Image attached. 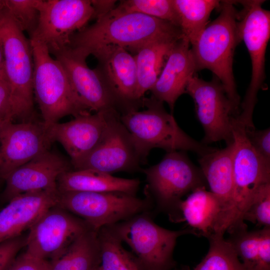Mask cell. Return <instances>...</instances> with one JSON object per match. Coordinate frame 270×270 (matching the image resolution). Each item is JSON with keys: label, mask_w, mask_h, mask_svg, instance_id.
I'll return each mask as SVG.
<instances>
[{"label": "cell", "mask_w": 270, "mask_h": 270, "mask_svg": "<svg viewBox=\"0 0 270 270\" xmlns=\"http://www.w3.org/2000/svg\"><path fill=\"white\" fill-rule=\"evenodd\" d=\"M116 112H88L63 123L48 126L51 142H58L70 157L73 165L90 152L100 141L110 116Z\"/></svg>", "instance_id": "obj_18"}, {"label": "cell", "mask_w": 270, "mask_h": 270, "mask_svg": "<svg viewBox=\"0 0 270 270\" xmlns=\"http://www.w3.org/2000/svg\"><path fill=\"white\" fill-rule=\"evenodd\" d=\"M111 10L118 13H140L168 22L180 28L172 0H122Z\"/></svg>", "instance_id": "obj_31"}, {"label": "cell", "mask_w": 270, "mask_h": 270, "mask_svg": "<svg viewBox=\"0 0 270 270\" xmlns=\"http://www.w3.org/2000/svg\"><path fill=\"white\" fill-rule=\"evenodd\" d=\"M94 270H100V266L98 267L96 269H95Z\"/></svg>", "instance_id": "obj_42"}, {"label": "cell", "mask_w": 270, "mask_h": 270, "mask_svg": "<svg viewBox=\"0 0 270 270\" xmlns=\"http://www.w3.org/2000/svg\"><path fill=\"white\" fill-rule=\"evenodd\" d=\"M186 93L194 102L196 117L204 130L202 142L232 143V121L237 114L220 80L214 77L206 81L194 75L188 82Z\"/></svg>", "instance_id": "obj_12"}, {"label": "cell", "mask_w": 270, "mask_h": 270, "mask_svg": "<svg viewBox=\"0 0 270 270\" xmlns=\"http://www.w3.org/2000/svg\"><path fill=\"white\" fill-rule=\"evenodd\" d=\"M100 270H142L138 258L126 250L110 225L98 230Z\"/></svg>", "instance_id": "obj_29"}, {"label": "cell", "mask_w": 270, "mask_h": 270, "mask_svg": "<svg viewBox=\"0 0 270 270\" xmlns=\"http://www.w3.org/2000/svg\"><path fill=\"white\" fill-rule=\"evenodd\" d=\"M248 220L263 228H270V182L263 185L254 196L243 216Z\"/></svg>", "instance_id": "obj_33"}, {"label": "cell", "mask_w": 270, "mask_h": 270, "mask_svg": "<svg viewBox=\"0 0 270 270\" xmlns=\"http://www.w3.org/2000/svg\"><path fill=\"white\" fill-rule=\"evenodd\" d=\"M207 238L208 253L193 270H246L223 234H212Z\"/></svg>", "instance_id": "obj_30"}, {"label": "cell", "mask_w": 270, "mask_h": 270, "mask_svg": "<svg viewBox=\"0 0 270 270\" xmlns=\"http://www.w3.org/2000/svg\"><path fill=\"white\" fill-rule=\"evenodd\" d=\"M234 188L232 206L224 226L228 234L246 227L243 216L259 189L270 182V165L258 155L236 118L232 121Z\"/></svg>", "instance_id": "obj_8"}, {"label": "cell", "mask_w": 270, "mask_h": 270, "mask_svg": "<svg viewBox=\"0 0 270 270\" xmlns=\"http://www.w3.org/2000/svg\"><path fill=\"white\" fill-rule=\"evenodd\" d=\"M26 236L22 234L0 243V270H6L24 248Z\"/></svg>", "instance_id": "obj_35"}, {"label": "cell", "mask_w": 270, "mask_h": 270, "mask_svg": "<svg viewBox=\"0 0 270 270\" xmlns=\"http://www.w3.org/2000/svg\"><path fill=\"white\" fill-rule=\"evenodd\" d=\"M0 42L11 91L13 122L34 121V65L30 40L5 7L0 14Z\"/></svg>", "instance_id": "obj_4"}, {"label": "cell", "mask_w": 270, "mask_h": 270, "mask_svg": "<svg viewBox=\"0 0 270 270\" xmlns=\"http://www.w3.org/2000/svg\"><path fill=\"white\" fill-rule=\"evenodd\" d=\"M154 202L121 192H58L56 206L82 218L92 228L113 224L138 214L151 212Z\"/></svg>", "instance_id": "obj_10"}, {"label": "cell", "mask_w": 270, "mask_h": 270, "mask_svg": "<svg viewBox=\"0 0 270 270\" xmlns=\"http://www.w3.org/2000/svg\"><path fill=\"white\" fill-rule=\"evenodd\" d=\"M147 108H130L120 117L128 132L142 162L151 150L160 148L167 152L191 151L201 156L214 150L186 134L168 114L163 102L153 98L146 100Z\"/></svg>", "instance_id": "obj_3"}, {"label": "cell", "mask_w": 270, "mask_h": 270, "mask_svg": "<svg viewBox=\"0 0 270 270\" xmlns=\"http://www.w3.org/2000/svg\"><path fill=\"white\" fill-rule=\"evenodd\" d=\"M198 162L210 192L216 196L220 206V214L214 234L224 235V226L234 194L233 142L224 148H215L200 156Z\"/></svg>", "instance_id": "obj_21"}, {"label": "cell", "mask_w": 270, "mask_h": 270, "mask_svg": "<svg viewBox=\"0 0 270 270\" xmlns=\"http://www.w3.org/2000/svg\"><path fill=\"white\" fill-rule=\"evenodd\" d=\"M98 230L90 228L80 234L66 252L48 262V270H94L100 265Z\"/></svg>", "instance_id": "obj_26"}, {"label": "cell", "mask_w": 270, "mask_h": 270, "mask_svg": "<svg viewBox=\"0 0 270 270\" xmlns=\"http://www.w3.org/2000/svg\"><path fill=\"white\" fill-rule=\"evenodd\" d=\"M90 228L82 218L56 205L46 210L29 229L24 252L44 262L55 260L80 234Z\"/></svg>", "instance_id": "obj_11"}, {"label": "cell", "mask_w": 270, "mask_h": 270, "mask_svg": "<svg viewBox=\"0 0 270 270\" xmlns=\"http://www.w3.org/2000/svg\"><path fill=\"white\" fill-rule=\"evenodd\" d=\"M142 162L130 136L118 113L112 114L96 146L72 166L73 170H93L112 174L140 170Z\"/></svg>", "instance_id": "obj_14"}, {"label": "cell", "mask_w": 270, "mask_h": 270, "mask_svg": "<svg viewBox=\"0 0 270 270\" xmlns=\"http://www.w3.org/2000/svg\"><path fill=\"white\" fill-rule=\"evenodd\" d=\"M34 59L33 90L48 127L68 116L90 112L75 92L64 68L44 43L30 39Z\"/></svg>", "instance_id": "obj_5"}, {"label": "cell", "mask_w": 270, "mask_h": 270, "mask_svg": "<svg viewBox=\"0 0 270 270\" xmlns=\"http://www.w3.org/2000/svg\"><path fill=\"white\" fill-rule=\"evenodd\" d=\"M64 68L75 92L90 112H116V100L98 70L87 65L88 56L70 46L50 52Z\"/></svg>", "instance_id": "obj_16"}, {"label": "cell", "mask_w": 270, "mask_h": 270, "mask_svg": "<svg viewBox=\"0 0 270 270\" xmlns=\"http://www.w3.org/2000/svg\"><path fill=\"white\" fill-rule=\"evenodd\" d=\"M52 144L42 121L0 122V179L50 150Z\"/></svg>", "instance_id": "obj_15"}, {"label": "cell", "mask_w": 270, "mask_h": 270, "mask_svg": "<svg viewBox=\"0 0 270 270\" xmlns=\"http://www.w3.org/2000/svg\"><path fill=\"white\" fill-rule=\"evenodd\" d=\"M140 183L138 178L116 177L93 170H72L58 177L57 188L59 192L71 191L121 192L136 196Z\"/></svg>", "instance_id": "obj_23"}, {"label": "cell", "mask_w": 270, "mask_h": 270, "mask_svg": "<svg viewBox=\"0 0 270 270\" xmlns=\"http://www.w3.org/2000/svg\"><path fill=\"white\" fill-rule=\"evenodd\" d=\"M190 46L184 36L175 42L150 90L152 98L168 104L172 111L178 98L186 93L189 80L197 72Z\"/></svg>", "instance_id": "obj_19"}, {"label": "cell", "mask_w": 270, "mask_h": 270, "mask_svg": "<svg viewBox=\"0 0 270 270\" xmlns=\"http://www.w3.org/2000/svg\"><path fill=\"white\" fill-rule=\"evenodd\" d=\"M6 270H48V262L34 258L25 252L17 256Z\"/></svg>", "instance_id": "obj_37"}, {"label": "cell", "mask_w": 270, "mask_h": 270, "mask_svg": "<svg viewBox=\"0 0 270 270\" xmlns=\"http://www.w3.org/2000/svg\"><path fill=\"white\" fill-rule=\"evenodd\" d=\"M178 270H190V269L188 267L184 266V267H182V268H181L180 269Z\"/></svg>", "instance_id": "obj_41"}, {"label": "cell", "mask_w": 270, "mask_h": 270, "mask_svg": "<svg viewBox=\"0 0 270 270\" xmlns=\"http://www.w3.org/2000/svg\"><path fill=\"white\" fill-rule=\"evenodd\" d=\"M12 120L11 91L6 77L0 78V123Z\"/></svg>", "instance_id": "obj_36"}, {"label": "cell", "mask_w": 270, "mask_h": 270, "mask_svg": "<svg viewBox=\"0 0 270 270\" xmlns=\"http://www.w3.org/2000/svg\"><path fill=\"white\" fill-rule=\"evenodd\" d=\"M122 242L138 258L142 270H172L178 238L183 235L198 236L192 228L172 230L158 225L150 212L135 215L110 225Z\"/></svg>", "instance_id": "obj_7"}, {"label": "cell", "mask_w": 270, "mask_h": 270, "mask_svg": "<svg viewBox=\"0 0 270 270\" xmlns=\"http://www.w3.org/2000/svg\"><path fill=\"white\" fill-rule=\"evenodd\" d=\"M236 2L243 6L238 13V41L244 42L252 63L250 82L240 102V113L237 118L246 128H254L252 116L257 95L266 78L265 55L270 38V11L262 8L264 0Z\"/></svg>", "instance_id": "obj_9"}, {"label": "cell", "mask_w": 270, "mask_h": 270, "mask_svg": "<svg viewBox=\"0 0 270 270\" xmlns=\"http://www.w3.org/2000/svg\"><path fill=\"white\" fill-rule=\"evenodd\" d=\"M38 27L30 37L45 44L50 52L68 46L76 30L94 18L90 0H42Z\"/></svg>", "instance_id": "obj_13"}, {"label": "cell", "mask_w": 270, "mask_h": 270, "mask_svg": "<svg viewBox=\"0 0 270 270\" xmlns=\"http://www.w3.org/2000/svg\"><path fill=\"white\" fill-rule=\"evenodd\" d=\"M180 222L185 221L198 236L208 238L213 234L220 214L216 196L206 188L193 191L179 205Z\"/></svg>", "instance_id": "obj_24"}, {"label": "cell", "mask_w": 270, "mask_h": 270, "mask_svg": "<svg viewBox=\"0 0 270 270\" xmlns=\"http://www.w3.org/2000/svg\"><path fill=\"white\" fill-rule=\"evenodd\" d=\"M184 37L192 44L208 24L211 12L218 8L220 1L216 0H172Z\"/></svg>", "instance_id": "obj_28"}, {"label": "cell", "mask_w": 270, "mask_h": 270, "mask_svg": "<svg viewBox=\"0 0 270 270\" xmlns=\"http://www.w3.org/2000/svg\"><path fill=\"white\" fill-rule=\"evenodd\" d=\"M246 134L252 146L266 164L270 165V128L256 130L246 128Z\"/></svg>", "instance_id": "obj_34"}, {"label": "cell", "mask_w": 270, "mask_h": 270, "mask_svg": "<svg viewBox=\"0 0 270 270\" xmlns=\"http://www.w3.org/2000/svg\"><path fill=\"white\" fill-rule=\"evenodd\" d=\"M100 63V70L116 102L137 101V72L134 56L116 46L98 48L92 54Z\"/></svg>", "instance_id": "obj_22"}, {"label": "cell", "mask_w": 270, "mask_h": 270, "mask_svg": "<svg viewBox=\"0 0 270 270\" xmlns=\"http://www.w3.org/2000/svg\"><path fill=\"white\" fill-rule=\"evenodd\" d=\"M232 244L246 270H270V228L248 231L247 227L230 233Z\"/></svg>", "instance_id": "obj_25"}, {"label": "cell", "mask_w": 270, "mask_h": 270, "mask_svg": "<svg viewBox=\"0 0 270 270\" xmlns=\"http://www.w3.org/2000/svg\"><path fill=\"white\" fill-rule=\"evenodd\" d=\"M176 41L154 42L143 46L135 52L136 100H139L148 90H151L162 70L170 50Z\"/></svg>", "instance_id": "obj_27"}, {"label": "cell", "mask_w": 270, "mask_h": 270, "mask_svg": "<svg viewBox=\"0 0 270 270\" xmlns=\"http://www.w3.org/2000/svg\"><path fill=\"white\" fill-rule=\"evenodd\" d=\"M184 36L180 28L160 19L138 12L112 10L96 18L95 23L75 32L69 46L88 56L94 50L116 46L134 52L156 41H176Z\"/></svg>", "instance_id": "obj_1"}, {"label": "cell", "mask_w": 270, "mask_h": 270, "mask_svg": "<svg viewBox=\"0 0 270 270\" xmlns=\"http://www.w3.org/2000/svg\"><path fill=\"white\" fill-rule=\"evenodd\" d=\"M70 162L48 150L10 173L4 180L6 186L2 200L8 202L20 194L40 190L58 192L57 180L62 173L73 170Z\"/></svg>", "instance_id": "obj_17"}, {"label": "cell", "mask_w": 270, "mask_h": 270, "mask_svg": "<svg viewBox=\"0 0 270 270\" xmlns=\"http://www.w3.org/2000/svg\"><path fill=\"white\" fill-rule=\"evenodd\" d=\"M218 16L208 24L190 48L197 72L210 70L222 84L235 112L240 113V97L233 73L238 36V13L234 1H220Z\"/></svg>", "instance_id": "obj_2"}, {"label": "cell", "mask_w": 270, "mask_h": 270, "mask_svg": "<svg viewBox=\"0 0 270 270\" xmlns=\"http://www.w3.org/2000/svg\"><path fill=\"white\" fill-rule=\"evenodd\" d=\"M4 77H6V75L4 68V58L2 47L0 42V78Z\"/></svg>", "instance_id": "obj_39"}, {"label": "cell", "mask_w": 270, "mask_h": 270, "mask_svg": "<svg viewBox=\"0 0 270 270\" xmlns=\"http://www.w3.org/2000/svg\"><path fill=\"white\" fill-rule=\"evenodd\" d=\"M58 192L40 190L15 196L0 210V243L18 236L48 209L56 205Z\"/></svg>", "instance_id": "obj_20"}, {"label": "cell", "mask_w": 270, "mask_h": 270, "mask_svg": "<svg viewBox=\"0 0 270 270\" xmlns=\"http://www.w3.org/2000/svg\"><path fill=\"white\" fill-rule=\"evenodd\" d=\"M42 0H6L5 8L24 32L30 37L35 32L40 18L39 8Z\"/></svg>", "instance_id": "obj_32"}, {"label": "cell", "mask_w": 270, "mask_h": 270, "mask_svg": "<svg viewBox=\"0 0 270 270\" xmlns=\"http://www.w3.org/2000/svg\"><path fill=\"white\" fill-rule=\"evenodd\" d=\"M142 172L156 210L168 214L174 222H180L179 205L182 198L208 186L200 168L182 151L167 152L158 163Z\"/></svg>", "instance_id": "obj_6"}, {"label": "cell", "mask_w": 270, "mask_h": 270, "mask_svg": "<svg viewBox=\"0 0 270 270\" xmlns=\"http://www.w3.org/2000/svg\"><path fill=\"white\" fill-rule=\"evenodd\" d=\"M4 7V0H0V14Z\"/></svg>", "instance_id": "obj_40"}, {"label": "cell", "mask_w": 270, "mask_h": 270, "mask_svg": "<svg viewBox=\"0 0 270 270\" xmlns=\"http://www.w3.org/2000/svg\"><path fill=\"white\" fill-rule=\"evenodd\" d=\"M115 0H91L94 10V18H99L112 10L115 6Z\"/></svg>", "instance_id": "obj_38"}]
</instances>
